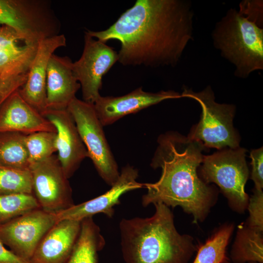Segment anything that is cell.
Returning a JSON list of instances; mask_svg holds the SVG:
<instances>
[{"label":"cell","instance_id":"cell-12","mask_svg":"<svg viewBox=\"0 0 263 263\" xmlns=\"http://www.w3.org/2000/svg\"><path fill=\"white\" fill-rule=\"evenodd\" d=\"M42 115L56 130V146L57 158L64 172L69 179L88 157L75 121L68 111L47 110Z\"/></svg>","mask_w":263,"mask_h":263},{"label":"cell","instance_id":"cell-25","mask_svg":"<svg viewBox=\"0 0 263 263\" xmlns=\"http://www.w3.org/2000/svg\"><path fill=\"white\" fill-rule=\"evenodd\" d=\"M56 132H38L26 134L25 144L30 166L46 159L56 152Z\"/></svg>","mask_w":263,"mask_h":263},{"label":"cell","instance_id":"cell-14","mask_svg":"<svg viewBox=\"0 0 263 263\" xmlns=\"http://www.w3.org/2000/svg\"><path fill=\"white\" fill-rule=\"evenodd\" d=\"M181 95L173 91L147 92L139 87L131 93L120 96H100L94 103L96 115L104 126L113 124L130 113L170 99L181 98Z\"/></svg>","mask_w":263,"mask_h":263},{"label":"cell","instance_id":"cell-20","mask_svg":"<svg viewBox=\"0 0 263 263\" xmlns=\"http://www.w3.org/2000/svg\"><path fill=\"white\" fill-rule=\"evenodd\" d=\"M263 233L249 227L246 223L239 225L231 251L232 262L263 263Z\"/></svg>","mask_w":263,"mask_h":263},{"label":"cell","instance_id":"cell-24","mask_svg":"<svg viewBox=\"0 0 263 263\" xmlns=\"http://www.w3.org/2000/svg\"><path fill=\"white\" fill-rule=\"evenodd\" d=\"M39 208V205L32 194L0 195V225Z\"/></svg>","mask_w":263,"mask_h":263},{"label":"cell","instance_id":"cell-23","mask_svg":"<svg viewBox=\"0 0 263 263\" xmlns=\"http://www.w3.org/2000/svg\"><path fill=\"white\" fill-rule=\"evenodd\" d=\"M32 194L30 169H20L0 166V195Z\"/></svg>","mask_w":263,"mask_h":263},{"label":"cell","instance_id":"cell-13","mask_svg":"<svg viewBox=\"0 0 263 263\" xmlns=\"http://www.w3.org/2000/svg\"><path fill=\"white\" fill-rule=\"evenodd\" d=\"M66 45L63 34L40 40L28 71L26 80L19 92L23 99L41 114L46 110V77L49 60L54 52Z\"/></svg>","mask_w":263,"mask_h":263},{"label":"cell","instance_id":"cell-27","mask_svg":"<svg viewBox=\"0 0 263 263\" xmlns=\"http://www.w3.org/2000/svg\"><path fill=\"white\" fill-rule=\"evenodd\" d=\"M238 11L250 21L260 27L262 26L263 23V0H243L240 3Z\"/></svg>","mask_w":263,"mask_h":263},{"label":"cell","instance_id":"cell-22","mask_svg":"<svg viewBox=\"0 0 263 263\" xmlns=\"http://www.w3.org/2000/svg\"><path fill=\"white\" fill-rule=\"evenodd\" d=\"M233 229L232 224L221 226L200 246L193 263H224L226 248Z\"/></svg>","mask_w":263,"mask_h":263},{"label":"cell","instance_id":"cell-29","mask_svg":"<svg viewBox=\"0 0 263 263\" xmlns=\"http://www.w3.org/2000/svg\"><path fill=\"white\" fill-rule=\"evenodd\" d=\"M250 156L251 159V178L255 184V188L262 189L263 188V148L251 151Z\"/></svg>","mask_w":263,"mask_h":263},{"label":"cell","instance_id":"cell-16","mask_svg":"<svg viewBox=\"0 0 263 263\" xmlns=\"http://www.w3.org/2000/svg\"><path fill=\"white\" fill-rule=\"evenodd\" d=\"M73 64L68 56H52L46 77V110H66L76 98L80 85L74 73Z\"/></svg>","mask_w":263,"mask_h":263},{"label":"cell","instance_id":"cell-8","mask_svg":"<svg viewBox=\"0 0 263 263\" xmlns=\"http://www.w3.org/2000/svg\"><path fill=\"white\" fill-rule=\"evenodd\" d=\"M33 194L40 207L56 214L75 204L72 190L57 155L30 166Z\"/></svg>","mask_w":263,"mask_h":263},{"label":"cell","instance_id":"cell-5","mask_svg":"<svg viewBox=\"0 0 263 263\" xmlns=\"http://www.w3.org/2000/svg\"><path fill=\"white\" fill-rule=\"evenodd\" d=\"M181 95L197 101L202 108L200 120L191 128L188 137L200 142L206 148L220 150L240 147V139L233 125L235 105L216 102L209 85L197 92L184 88Z\"/></svg>","mask_w":263,"mask_h":263},{"label":"cell","instance_id":"cell-17","mask_svg":"<svg viewBox=\"0 0 263 263\" xmlns=\"http://www.w3.org/2000/svg\"><path fill=\"white\" fill-rule=\"evenodd\" d=\"M81 222H57L41 239L29 263H66L79 236Z\"/></svg>","mask_w":263,"mask_h":263},{"label":"cell","instance_id":"cell-18","mask_svg":"<svg viewBox=\"0 0 263 263\" xmlns=\"http://www.w3.org/2000/svg\"><path fill=\"white\" fill-rule=\"evenodd\" d=\"M38 45L11 28L0 25V78L28 73Z\"/></svg>","mask_w":263,"mask_h":263},{"label":"cell","instance_id":"cell-4","mask_svg":"<svg viewBox=\"0 0 263 263\" xmlns=\"http://www.w3.org/2000/svg\"><path fill=\"white\" fill-rule=\"evenodd\" d=\"M211 37L222 57L235 66V76L245 78L263 70V29L237 9L227 11L215 24Z\"/></svg>","mask_w":263,"mask_h":263},{"label":"cell","instance_id":"cell-31","mask_svg":"<svg viewBox=\"0 0 263 263\" xmlns=\"http://www.w3.org/2000/svg\"></svg>","mask_w":263,"mask_h":263},{"label":"cell","instance_id":"cell-9","mask_svg":"<svg viewBox=\"0 0 263 263\" xmlns=\"http://www.w3.org/2000/svg\"><path fill=\"white\" fill-rule=\"evenodd\" d=\"M56 223V214L41 208L0 225V240L16 255L29 262L46 233Z\"/></svg>","mask_w":263,"mask_h":263},{"label":"cell","instance_id":"cell-19","mask_svg":"<svg viewBox=\"0 0 263 263\" xmlns=\"http://www.w3.org/2000/svg\"><path fill=\"white\" fill-rule=\"evenodd\" d=\"M105 245V239L93 217L86 218L81 220L79 236L66 263H97L98 253Z\"/></svg>","mask_w":263,"mask_h":263},{"label":"cell","instance_id":"cell-11","mask_svg":"<svg viewBox=\"0 0 263 263\" xmlns=\"http://www.w3.org/2000/svg\"><path fill=\"white\" fill-rule=\"evenodd\" d=\"M138 171L127 165L122 168L119 176L111 188L104 194L56 214V222L63 220L81 221L98 213L112 218L114 207L120 203L121 196L127 192L144 188L138 182Z\"/></svg>","mask_w":263,"mask_h":263},{"label":"cell","instance_id":"cell-28","mask_svg":"<svg viewBox=\"0 0 263 263\" xmlns=\"http://www.w3.org/2000/svg\"><path fill=\"white\" fill-rule=\"evenodd\" d=\"M27 74H22L0 78V108L6 99L25 83Z\"/></svg>","mask_w":263,"mask_h":263},{"label":"cell","instance_id":"cell-10","mask_svg":"<svg viewBox=\"0 0 263 263\" xmlns=\"http://www.w3.org/2000/svg\"><path fill=\"white\" fill-rule=\"evenodd\" d=\"M118 53L106 42L94 39L85 32L84 45L80 58L73 70L80 85L83 100L91 104L101 96L102 77L118 61Z\"/></svg>","mask_w":263,"mask_h":263},{"label":"cell","instance_id":"cell-30","mask_svg":"<svg viewBox=\"0 0 263 263\" xmlns=\"http://www.w3.org/2000/svg\"><path fill=\"white\" fill-rule=\"evenodd\" d=\"M4 245L0 240V263H29L6 249Z\"/></svg>","mask_w":263,"mask_h":263},{"label":"cell","instance_id":"cell-15","mask_svg":"<svg viewBox=\"0 0 263 263\" xmlns=\"http://www.w3.org/2000/svg\"><path fill=\"white\" fill-rule=\"evenodd\" d=\"M42 131L56 132L54 125L23 99L19 89L14 92L0 108V132L26 135Z\"/></svg>","mask_w":263,"mask_h":263},{"label":"cell","instance_id":"cell-2","mask_svg":"<svg viewBox=\"0 0 263 263\" xmlns=\"http://www.w3.org/2000/svg\"><path fill=\"white\" fill-rule=\"evenodd\" d=\"M151 163L160 168L161 175L153 183H144L147 193L142 198L144 207L161 203L179 206L192 214L193 223L203 222L217 198L214 187L198 174L206 148L199 141L175 132L161 135Z\"/></svg>","mask_w":263,"mask_h":263},{"label":"cell","instance_id":"cell-7","mask_svg":"<svg viewBox=\"0 0 263 263\" xmlns=\"http://www.w3.org/2000/svg\"><path fill=\"white\" fill-rule=\"evenodd\" d=\"M67 110L75 121L88 157L103 180L108 185L113 186L117 180L120 173L94 104L76 97Z\"/></svg>","mask_w":263,"mask_h":263},{"label":"cell","instance_id":"cell-21","mask_svg":"<svg viewBox=\"0 0 263 263\" xmlns=\"http://www.w3.org/2000/svg\"><path fill=\"white\" fill-rule=\"evenodd\" d=\"M25 135L13 132H0V166L29 169Z\"/></svg>","mask_w":263,"mask_h":263},{"label":"cell","instance_id":"cell-26","mask_svg":"<svg viewBox=\"0 0 263 263\" xmlns=\"http://www.w3.org/2000/svg\"><path fill=\"white\" fill-rule=\"evenodd\" d=\"M247 207L249 216L245 223L250 227L263 232V192L262 189L254 188L249 198Z\"/></svg>","mask_w":263,"mask_h":263},{"label":"cell","instance_id":"cell-3","mask_svg":"<svg viewBox=\"0 0 263 263\" xmlns=\"http://www.w3.org/2000/svg\"><path fill=\"white\" fill-rule=\"evenodd\" d=\"M154 205L151 217L123 218L119 223L125 263H187L195 250L193 238L178 232L169 207Z\"/></svg>","mask_w":263,"mask_h":263},{"label":"cell","instance_id":"cell-1","mask_svg":"<svg viewBox=\"0 0 263 263\" xmlns=\"http://www.w3.org/2000/svg\"><path fill=\"white\" fill-rule=\"evenodd\" d=\"M194 15L189 0H137L108 29L86 32L104 42L118 40L123 65L174 67L192 39Z\"/></svg>","mask_w":263,"mask_h":263},{"label":"cell","instance_id":"cell-6","mask_svg":"<svg viewBox=\"0 0 263 263\" xmlns=\"http://www.w3.org/2000/svg\"><path fill=\"white\" fill-rule=\"evenodd\" d=\"M246 151L240 147L218 150L204 156L200 169V178L207 184L218 185L230 207L240 213L247 208L249 200L245 191L249 175Z\"/></svg>","mask_w":263,"mask_h":263}]
</instances>
